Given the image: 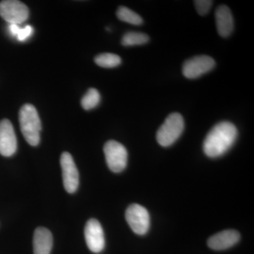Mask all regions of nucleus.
<instances>
[{"instance_id": "nucleus-10", "label": "nucleus", "mask_w": 254, "mask_h": 254, "mask_svg": "<svg viewBox=\"0 0 254 254\" xmlns=\"http://www.w3.org/2000/svg\"><path fill=\"white\" fill-rule=\"evenodd\" d=\"M17 150V140L13 125L8 120L0 122V154L10 157Z\"/></svg>"}, {"instance_id": "nucleus-4", "label": "nucleus", "mask_w": 254, "mask_h": 254, "mask_svg": "<svg viewBox=\"0 0 254 254\" xmlns=\"http://www.w3.org/2000/svg\"><path fill=\"white\" fill-rule=\"evenodd\" d=\"M104 153L108 168L115 173H121L127 165L128 153L125 147L116 141H109L104 145Z\"/></svg>"}, {"instance_id": "nucleus-9", "label": "nucleus", "mask_w": 254, "mask_h": 254, "mask_svg": "<svg viewBox=\"0 0 254 254\" xmlns=\"http://www.w3.org/2000/svg\"><path fill=\"white\" fill-rule=\"evenodd\" d=\"M84 235L86 245L92 252L98 254L104 250V232L99 221L95 219H90L85 227Z\"/></svg>"}, {"instance_id": "nucleus-16", "label": "nucleus", "mask_w": 254, "mask_h": 254, "mask_svg": "<svg viewBox=\"0 0 254 254\" xmlns=\"http://www.w3.org/2000/svg\"><path fill=\"white\" fill-rule=\"evenodd\" d=\"M95 63L103 68H114L122 63L121 58L118 55L113 53H103L95 58Z\"/></svg>"}, {"instance_id": "nucleus-8", "label": "nucleus", "mask_w": 254, "mask_h": 254, "mask_svg": "<svg viewBox=\"0 0 254 254\" xmlns=\"http://www.w3.org/2000/svg\"><path fill=\"white\" fill-rule=\"evenodd\" d=\"M60 164L65 190L69 193H74L79 185V175L71 155L67 152L63 153L60 158Z\"/></svg>"}, {"instance_id": "nucleus-5", "label": "nucleus", "mask_w": 254, "mask_h": 254, "mask_svg": "<svg viewBox=\"0 0 254 254\" xmlns=\"http://www.w3.org/2000/svg\"><path fill=\"white\" fill-rule=\"evenodd\" d=\"M125 218L132 231L136 235H144L149 230V213L141 205H130L127 209Z\"/></svg>"}, {"instance_id": "nucleus-18", "label": "nucleus", "mask_w": 254, "mask_h": 254, "mask_svg": "<svg viewBox=\"0 0 254 254\" xmlns=\"http://www.w3.org/2000/svg\"><path fill=\"white\" fill-rule=\"evenodd\" d=\"M195 8L198 14L201 16L208 14L213 5V1L209 0H196L194 1Z\"/></svg>"}, {"instance_id": "nucleus-20", "label": "nucleus", "mask_w": 254, "mask_h": 254, "mask_svg": "<svg viewBox=\"0 0 254 254\" xmlns=\"http://www.w3.org/2000/svg\"><path fill=\"white\" fill-rule=\"evenodd\" d=\"M20 29H21V28L18 26V25L9 24V31L10 33H11L13 36H17L18 32H19Z\"/></svg>"}, {"instance_id": "nucleus-7", "label": "nucleus", "mask_w": 254, "mask_h": 254, "mask_svg": "<svg viewBox=\"0 0 254 254\" xmlns=\"http://www.w3.org/2000/svg\"><path fill=\"white\" fill-rule=\"evenodd\" d=\"M215 66V62L213 58L207 55H199L185 62L182 73L185 77L194 79L211 71Z\"/></svg>"}, {"instance_id": "nucleus-13", "label": "nucleus", "mask_w": 254, "mask_h": 254, "mask_svg": "<svg viewBox=\"0 0 254 254\" xmlns=\"http://www.w3.org/2000/svg\"><path fill=\"white\" fill-rule=\"evenodd\" d=\"M53 245V235L50 230L45 227H38L33 235L34 254H50Z\"/></svg>"}, {"instance_id": "nucleus-6", "label": "nucleus", "mask_w": 254, "mask_h": 254, "mask_svg": "<svg viewBox=\"0 0 254 254\" xmlns=\"http://www.w3.org/2000/svg\"><path fill=\"white\" fill-rule=\"evenodd\" d=\"M0 16L9 24L18 25L27 20L29 11L21 1L4 0L0 2Z\"/></svg>"}, {"instance_id": "nucleus-15", "label": "nucleus", "mask_w": 254, "mask_h": 254, "mask_svg": "<svg viewBox=\"0 0 254 254\" xmlns=\"http://www.w3.org/2000/svg\"><path fill=\"white\" fill-rule=\"evenodd\" d=\"M117 16L119 19L124 22L135 25V26H139L143 23V19L141 16L126 6H120L117 11Z\"/></svg>"}, {"instance_id": "nucleus-12", "label": "nucleus", "mask_w": 254, "mask_h": 254, "mask_svg": "<svg viewBox=\"0 0 254 254\" xmlns=\"http://www.w3.org/2000/svg\"><path fill=\"white\" fill-rule=\"evenodd\" d=\"M215 23L219 35L223 38L230 36L234 30L233 16L225 5H220L215 13Z\"/></svg>"}, {"instance_id": "nucleus-2", "label": "nucleus", "mask_w": 254, "mask_h": 254, "mask_svg": "<svg viewBox=\"0 0 254 254\" xmlns=\"http://www.w3.org/2000/svg\"><path fill=\"white\" fill-rule=\"evenodd\" d=\"M21 132L28 144L36 146L41 140V122L38 112L31 104L23 105L19 112Z\"/></svg>"}, {"instance_id": "nucleus-14", "label": "nucleus", "mask_w": 254, "mask_h": 254, "mask_svg": "<svg viewBox=\"0 0 254 254\" xmlns=\"http://www.w3.org/2000/svg\"><path fill=\"white\" fill-rule=\"evenodd\" d=\"M149 41L148 35L138 32H128L122 39V44L124 46H141Z\"/></svg>"}, {"instance_id": "nucleus-3", "label": "nucleus", "mask_w": 254, "mask_h": 254, "mask_svg": "<svg viewBox=\"0 0 254 254\" xmlns=\"http://www.w3.org/2000/svg\"><path fill=\"white\" fill-rule=\"evenodd\" d=\"M185 128V121L180 113L169 115L157 132L156 138L159 144L168 147L174 144L181 136Z\"/></svg>"}, {"instance_id": "nucleus-19", "label": "nucleus", "mask_w": 254, "mask_h": 254, "mask_svg": "<svg viewBox=\"0 0 254 254\" xmlns=\"http://www.w3.org/2000/svg\"><path fill=\"white\" fill-rule=\"evenodd\" d=\"M33 32V28L31 26H26V27L21 28L18 32L17 36L18 41L23 42L26 41L29 37L31 36Z\"/></svg>"}, {"instance_id": "nucleus-1", "label": "nucleus", "mask_w": 254, "mask_h": 254, "mask_svg": "<svg viewBox=\"0 0 254 254\" xmlns=\"http://www.w3.org/2000/svg\"><path fill=\"white\" fill-rule=\"evenodd\" d=\"M238 131L229 122H221L208 132L203 142V151L209 158H215L227 153L236 141Z\"/></svg>"}, {"instance_id": "nucleus-17", "label": "nucleus", "mask_w": 254, "mask_h": 254, "mask_svg": "<svg viewBox=\"0 0 254 254\" xmlns=\"http://www.w3.org/2000/svg\"><path fill=\"white\" fill-rule=\"evenodd\" d=\"M100 101V95L98 90L90 88L81 100V106L83 109L90 110L96 108Z\"/></svg>"}, {"instance_id": "nucleus-11", "label": "nucleus", "mask_w": 254, "mask_h": 254, "mask_svg": "<svg viewBox=\"0 0 254 254\" xmlns=\"http://www.w3.org/2000/svg\"><path fill=\"white\" fill-rule=\"evenodd\" d=\"M240 240V233L236 230H224L210 237L208 240V246L213 250H225L236 245Z\"/></svg>"}]
</instances>
